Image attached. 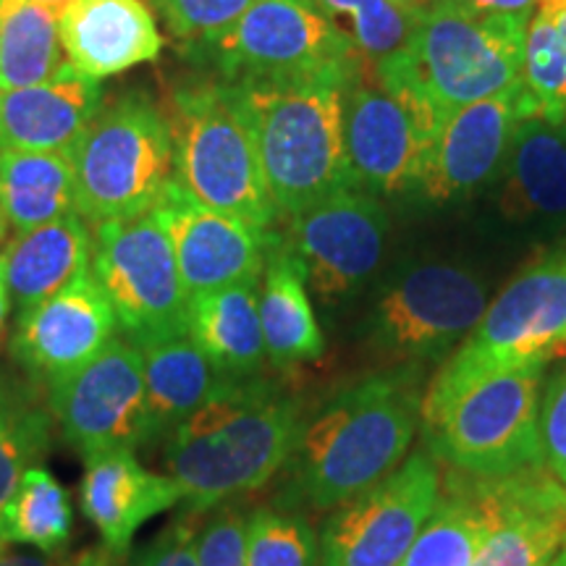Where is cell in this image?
Returning a JSON list of instances; mask_svg holds the SVG:
<instances>
[{
	"label": "cell",
	"instance_id": "b9f144b4",
	"mask_svg": "<svg viewBox=\"0 0 566 566\" xmlns=\"http://www.w3.org/2000/svg\"><path fill=\"white\" fill-rule=\"evenodd\" d=\"M11 310V292H9V281H6V254L0 252V334H3V323L6 315Z\"/></svg>",
	"mask_w": 566,
	"mask_h": 566
},
{
	"label": "cell",
	"instance_id": "4316f807",
	"mask_svg": "<svg viewBox=\"0 0 566 566\" xmlns=\"http://www.w3.org/2000/svg\"><path fill=\"white\" fill-rule=\"evenodd\" d=\"M76 212L71 153H30L0 147V216L17 233Z\"/></svg>",
	"mask_w": 566,
	"mask_h": 566
},
{
	"label": "cell",
	"instance_id": "f6af8a7d",
	"mask_svg": "<svg viewBox=\"0 0 566 566\" xmlns=\"http://www.w3.org/2000/svg\"><path fill=\"white\" fill-rule=\"evenodd\" d=\"M548 566H566V546L558 551V554L554 556V562H551Z\"/></svg>",
	"mask_w": 566,
	"mask_h": 566
},
{
	"label": "cell",
	"instance_id": "30bf717a",
	"mask_svg": "<svg viewBox=\"0 0 566 566\" xmlns=\"http://www.w3.org/2000/svg\"><path fill=\"white\" fill-rule=\"evenodd\" d=\"M45 396L55 424L84 462L153 441L145 357L126 338H113L95 359L48 386Z\"/></svg>",
	"mask_w": 566,
	"mask_h": 566
},
{
	"label": "cell",
	"instance_id": "d4e9b609",
	"mask_svg": "<svg viewBox=\"0 0 566 566\" xmlns=\"http://www.w3.org/2000/svg\"><path fill=\"white\" fill-rule=\"evenodd\" d=\"M260 323L268 359L281 370L323 357L325 338L310 302L304 268L283 237H275L260 275Z\"/></svg>",
	"mask_w": 566,
	"mask_h": 566
},
{
	"label": "cell",
	"instance_id": "603a6c76",
	"mask_svg": "<svg viewBox=\"0 0 566 566\" xmlns=\"http://www.w3.org/2000/svg\"><path fill=\"white\" fill-rule=\"evenodd\" d=\"M499 210L516 223H566L562 124L530 116L516 126L499 176Z\"/></svg>",
	"mask_w": 566,
	"mask_h": 566
},
{
	"label": "cell",
	"instance_id": "8d00e7d4",
	"mask_svg": "<svg viewBox=\"0 0 566 566\" xmlns=\"http://www.w3.org/2000/svg\"><path fill=\"white\" fill-rule=\"evenodd\" d=\"M200 566H247V516L221 509L197 530Z\"/></svg>",
	"mask_w": 566,
	"mask_h": 566
},
{
	"label": "cell",
	"instance_id": "60d3db41",
	"mask_svg": "<svg viewBox=\"0 0 566 566\" xmlns=\"http://www.w3.org/2000/svg\"><path fill=\"white\" fill-rule=\"evenodd\" d=\"M71 566H118V556H113L108 548H90L82 556H76V562Z\"/></svg>",
	"mask_w": 566,
	"mask_h": 566
},
{
	"label": "cell",
	"instance_id": "7bdbcfd3",
	"mask_svg": "<svg viewBox=\"0 0 566 566\" xmlns=\"http://www.w3.org/2000/svg\"><path fill=\"white\" fill-rule=\"evenodd\" d=\"M0 566H55L51 558L32 556V554H6L0 558Z\"/></svg>",
	"mask_w": 566,
	"mask_h": 566
},
{
	"label": "cell",
	"instance_id": "5bb4252c",
	"mask_svg": "<svg viewBox=\"0 0 566 566\" xmlns=\"http://www.w3.org/2000/svg\"><path fill=\"white\" fill-rule=\"evenodd\" d=\"M386 233L378 197L349 187L289 218L283 244L302 263L307 289L323 302H342L380 265Z\"/></svg>",
	"mask_w": 566,
	"mask_h": 566
},
{
	"label": "cell",
	"instance_id": "1f68e13d",
	"mask_svg": "<svg viewBox=\"0 0 566 566\" xmlns=\"http://www.w3.org/2000/svg\"><path fill=\"white\" fill-rule=\"evenodd\" d=\"M74 530L69 493L45 467L24 472L17 493L0 512V535L53 558L66 551Z\"/></svg>",
	"mask_w": 566,
	"mask_h": 566
},
{
	"label": "cell",
	"instance_id": "52a82bcc",
	"mask_svg": "<svg viewBox=\"0 0 566 566\" xmlns=\"http://www.w3.org/2000/svg\"><path fill=\"white\" fill-rule=\"evenodd\" d=\"M530 19L488 17L459 0L420 9L405 61L443 116L522 82Z\"/></svg>",
	"mask_w": 566,
	"mask_h": 566
},
{
	"label": "cell",
	"instance_id": "ac0fdd59",
	"mask_svg": "<svg viewBox=\"0 0 566 566\" xmlns=\"http://www.w3.org/2000/svg\"><path fill=\"white\" fill-rule=\"evenodd\" d=\"M116 331L108 296L92 271H84L51 300L19 313L11 354L34 384L48 388L95 359Z\"/></svg>",
	"mask_w": 566,
	"mask_h": 566
},
{
	"label": "cell",
	"instance_id": "ba28073f",
	"mask_svg": "<svg viewBox=\"0 0 566 566\" xmlns=\"http://www.w3.org/2000/svg\"><path fill=\"white\" fill-rule=\"evenodd\" d=\"M543 370L533 363L488 375L424 422L430 451L470 478H506L546 464L541 436Z\"/></svg>",
	"mask_w": 566,
	"mask_h": 566
},
{
	"label": "cell",
	"instance_id": "8fae6325",
	"mask_svg": "<svg viewBox=\"0 0 566 566\" xmlns=\"http://www.w3.org/2000/svg\"><path fill=\"white\" fill-rule=\"evenodd\" d=\"M441 495L433 457L415 451L391 475L336 506L315 566H399Z\"/></svg>",
	"mask_w": 566,
	"mask_h": 566
},
{
	"label": "cell",
	"instance_id": "4dcf8cb0",
	"mask_svg": "<svg viewBox=\"0 0 566 566\" xmlns=\"http://www.w3.org/2000/svg\"><path fill=\"white\" fill-rule=\"evenodd\" d=\"M53 412L34 380L0 375V512L27 470L40 467L53 446Z\"/></svg>",
	"mask_w": 566,
	"mask_h": 566
},
{
	"label": "cell",
	"instance_id": "ee69618b",
	"mask_svg": "<svg viewBox=\"0 0 566 566\" xmlns=\"http://www.w3.org/2000/svg\"><path fill=\"white\" fill-rule=\"evenodd\" d=\"M394 3L405 6V9H409V11H420V9H424V6H428V3H433V0H394Z\"/></svg>",
	"mask_w": 566,
	"mask_h": 566
},
{
	"label": "cell",
	"instance_id": "e575fe53",
	"mask_svg": "<svg viewBox=\"0 0 566 566\" xmlns=\"http://www.w3.org/2000/svg\"><path fill=\"white\" fill-rule=\"evenodd\" d=\"M317 541L302 514L254 509L247 516V566H315Z\"/></svg>",
	"mask_w": 566,
	"mask_h": 566
},
{
	"label": "cell",
	"instance_id": "6da1fadb",
	"mask_svg": "<svg viewBox=\"0 0 566 566\" xmlns=\"http://www.w3.org/2000/svg\"><path fill=\"white\" fill-rule=\"evenodd\" d=\"M302 405L268 380L229 378L166 436L168 478L189 512L200 514L258 491L292 462Z\"/></svg>",
	"mask_w": 566,
	"mask_h": 566
},
{
	"label": "cell",
	"instance_id": "f1b7e54d",
	"mask_svg": "<svg viewBox=\"0 0 566 566\" xmlns=\"http://www.w3.org/2000/svg\"><path fill=\"white\" fill-rule=\"evenodd\" d=\"M63 9L48 0H0V92L42 84L66 66Z\"/></svg>",
	"mask_w": 566,
	"mask_h": 566
},
{
	"label": "cell",
	"instance_id": "7a4b0ae2",
	"mask_svg": "<svg viewBox=\"0 0 566 566\" xmlns=\"http://www.w3.org/2000/svg\"><path fill=\"white\" fill-rule=\"evenodd\" d=\"M359 61L289 80L226 82L252 132L279 216L292 218L354 187L344 142V92Z\"/></svg>",
	"mask_w": 566,
	"mask_h": 566
},
{
	"label": "cell",
	"instance_id": "f546056e",
	"mask_svg": "<svg viewBox=\"0 0 566 566\" xmlns=\"http://www.w3.org/2000/svg\"><path fill=\"white\" fill-rule=\"evenodd\" d=\"M491 514L478 480H454L430 512L399 566H472L483 546Z\"/></svg>",
	"mask_w": 566,
	"mask_h": 566
},
{
	"label": "cell",
	"instance_id": "f35d334b",
	"mask_svg": "<svg viewBox=\"0 0 566 566\" xmlns=\"http://www.w3.org/2000/svg\"><path fill=\"white\" fill-rule=\"evenodd\" d=\"M197 530L187 522H174L134 556L132 566H200Z\"/></svg>",
	"mask_w": 566,
	"mask_h": 566
},
{
	"label": "cell",
	"instance_id": "ab89813d",
	"mask_svg": "<svg viewBox=\"0 0 566 566\" xmlns=\"http://www.w3.org/2000/svg\"><path fill=\"white\" fill-rule=\"evenodd\" d=\"M459 3L478 13H488V17L530 19L533 17L537 0H459Z\"/></svg>",
	"mask_w": 566,
	"mask_h": 566
},
{
	"label": "cell",
	"instance_id": "c3c4849f",
	"mask_svg": "<svg viewBox=\"0 0 566 566\" xmlns=\"http://www.w3.org/2000/svg\"><path fill=\"white\" fill-rule=\"evenodd\" d=\"M48 3H69V0H48Z\"/></svg>",
	"mask_w": 566,
	"mask_h": 566
},
{
	"label": "cell",
	"instance_id": "7dc6e473",
	"mask_svg": "<svg viewBox=\"0 0 566 566\" xmlns=\"http://www.w3.org/2000/svg\"><path fill=\"white\" fill-rule=\"evenodd\" d=\"M3 229H6V221H3V216H0V237H3Z\"/></svg>",
	"mask_w": 566,
	"mask_h": 566
},
{
	"label": "cell",
	"instance_id": "7402d4cb",
	"mask_svg": "<svg viewBox=\"0 0 566 566\" xmlns=\"http://www.w3.org/2000/svg\"><path fill=\"white\" fill-rule=\"evenodd\" d=\"M103 108L101 82L66 63L53 80L0 92V147L71 153Z\"/></svg>",
	"mask_w": 566,
	"mask_h": 566
},
{
	"label": "cell",
	"instance_id": "9a60e30c",
	"mask_svg": "<svg viewBox=\"0 0 566 566\" xmlns=\"http://www.w3.org/2000/svg\"><path fill=\"white\" fill-rule=\"evenodd\" d=\"M344 142L354 187L375 197L417 189L430 142L417 118L375 76L370 61L346 82Z\"/></svg>",
	"mask_w": 566,
	"mask_h": 566
},
{
	"label": "cell",
	"instance_id": "d6a6232c",
	"mask_svg": "<svg viewBox=\"0 0 566 566\" xmlns=\"http://www.w3.org/2000/svg\"><path fill=\"white\" fill-rule=\"evenodd\" d=\"M535 116L562 124L566 116V0H537L525 34L522 69Z\"/></svg>",
	"mask_w": 566,
	"mask_h": 566
},
{
	"label": "cell",
	"instance_id": "3957f363",
	"mask_svg": "<svg viewBox=\"0 0 566 566\" xmlns=\"http://www.w3.org/2000/svg\"><path fill=\"white\" fill-rule=\"evenodd\" d=\"M420 415L409 373L370 375L338 391L302 424L292 457L296 495L325 512L380 483L405 459Z\"/></svg>",
	"mask_w": 566,
	"mask_h": 566
},
{
	"label": "cell",
	"instance_id": "e0dca14e",
	"mask_svg": "<svg viewBox=\"0 0 566 566\" xmlns=\"http://www.w3.org/2000/svg\"><path fill=\"white\" fill-rule=\"evenodd\" d=\"M530 116H535V105L522 82L451 111L436 134L417 192L433 202H449L485 187L504 166L516 126Z\"/></svg>",
	"mask_w": 566,
	"mask_h": 566
},
{
	"label": "cell",
	"instance_id": "681fc988",
	"mask_svg": "<svg viewBox=\"0 0 566 566\" xmlns=\"http://www.w3.org/2000/svg\"><path fill=\"white\" fill-rule=\"evenodd\" d=\"M562 129H564V137H566V116H564V122H562Z\"/></svg>",
	"mask_w": 566,
	"mask_h": 566
},
{
	"label": "cell",
	"instance_id": "44dd1931",
	"mask_svg": "<svg viewBox=\"0 0 566 566\" xmlns=\"http://www.w3.org/2000/svg\"><path fill=\"white\" fill-rule=\"evenodd\" d=\"M61 42L71 66L95 82L155 61L163 51L153 9L142 0H69Z\"/></svg>",
	"mask_w": 566,
	"mask_h": 566
},
{
	"label": "cell",
	"instance_id": "4fadbf2b",
	"mask_svg": "<svg viewBox=\"0 0 566 566\" xmlns=\"http://www.w3.org/2000/svg\"><path fill=\"white\" fill-rule=\"evenodd\" d=\"M488 307L485 283L462 265L420 263L375 302L373 336L399 357H436L470 336Z\"/></svg>",
	"mask_w": 566,
	"mask_h": 566
},
{
	"label": "cell",
	"instance_id": "277c9868",
	"mask_svg": "<svg viewBox=\"0 0 566 566\" xmlns=\"http://www.w3.org/2000/svg\"><path fill=\"white\" fill-rule=\"evenodd\" d=\"M556 357H566V250L527 265L488 302L483 317L424 394L422 420H433L488 375Z\"/></svg>",
	"mask_w": 566,
	"mask_h": 566
},
{
	"label": "cell",
	"instance_id": "8992f818",
	"mask_svg": "<svg viewBox=\"0 0 566 566\" xmlns=\"http://www.w3.org/2000/svg\"><path fill=\"white\" fill-rule=\"evenodd\" d=\"M76 212L92 226L137 218L160 202L174 179V139L166 111L145 92L103 105L76 142Z\"/></svg>",
	"mask_w": 566,
	"mask_h": 566
},
{
	"label": "cell",
	"instance_id": "cb8c5ba5",
	"mask_svg": "<svg viewBox=\"0 0 566 566\" xmlns=\"http://www.w3.org/2000/svg\"><path fill=\"white\" fill-rule=\"evenodd\" d=\"M187 334L218 373L250 378L268 359L260 323V279L189 296Z\"/></svg>",
	"mask_w": 566,
	"mask_h": 566
},
{
	"label": "cell",
	"instance_id": "d6986e66",
	"mask_svg": "<svg viewBox=\"0 0 566 566\" xmlns=\"http://www.w3.org/2000/svg\"><path fill=\"white\" fill-rule=\"evenodd\" d=\"M491 527L472 566H548L566 546V488L546 464L483 480Z\"/></svg>",
	"mask_w": 566,
	"mask_h": 566
},
{
	"label": "cell",
	"instance_id": "ffe728a7",
	"mask_svg": "<svg viewBox=\"0 0 566 566\" xmlns=\"http://www.w3.org/2000/svg\"><path fill=\"white\" fill-rule=\"evenodd\" d=\"M80 493L84 516L97 530L103 546L118 558L129 554L134 535L145 522L181 504L174 478L142 467L132 449L87 459Z\"/></svg>",
	"mask_w": 566,
	"mask_h": 566
},
{
	"label": "cell",
	"instance_id": "d590c367",
	"mask_svg": "<svg viewBox=\"0 0 566 566\" xmlns=\"http://www.w3.org/2000/svg\"><path fill=\"white\" fill-rule=\"evenodd\" d=\"M252 3L254 0H150L174 38L200 51L231 30Z\"/></svg>",
	"mask_w": 566,
	"mask_h": 566
},
{
	"label": "cell",
	"instance_id": "484cf974",
	"mask_svg": "<svg viewBox=\"0 0 566 566\" xmlns=\"http://www.w3.org/2000/svg\"><path fill=\"white\" fill-rule=\"evenodd\" d=\"M3 254L11 302H17L19 313H27L90 271L92 231L80 212H71L40 229L17 233Z\"/></svg>",
	"mask_w": 566,
	"mask_h": 566
},
{
	"label": "cell",
	"instance_id": "bcb514c9",
	"mask_svg": "<svg viewBox=\"0 0 566 566\" xmlns=\"http://www.w3.org/2000/svg\"><path fill=\"white\" fill-rule=\"evenodd\" d=\"M6 548H9V543H6V537H3V535H0V558H3V556H6Z\"/></svg>",
	"mask_w": 566,
	"mask_h": 566
},
{
	"label": "cell",
	"instance_id": "5b68a950",
	"mask_svg": "<svg viewBox=\"0 0 566 566\" xmlns=\"http://www.w3.org/2000/svg\"><path fill=\"white\" fill-rule=\"evenodd\" d=\"M166 116L174 139V179L205 208L271 231L279 210L229 84L179 87Z\"/></svg>",
	"mask_w": 566,
	"mask_h": 566
},
{
	"label": "cell",
	"instance_id": "836d02e7",
	"mask_svg": "<svg viewBox=\"0 0 566 566\" xmlns=\"http://www.w3.org/2000/svg\"><path fill=\"white\" fill-rule=\"evenodd\" d=\"M359 59L378 63L405 51L417 13L394 0H310Z\"/></svg>",
	"mask_w": 566,
	"mask_h": 566
},
{
	"label": "cell",
	"instance_id": "9c48e42d",
	"mask_svg": "<svg viewBox=\"0 0 566 566\" xmlns=\"http://www.w3.org/2000/svg\"><path fill=\"white\" fill-rule=\"evenodd\" d=\"M90 271L126 342L139 349L187 334V302L168 233L153 212L95 223Z\"/></svg>",
	"mask_w": 566,
	"mask_h": 566
},
{
	"label": "cell",
	"instance_id": "7c38bea8",
	"mask_svg": "<svg viewBox=\"0 0 566 566\" xmlns=\"http://www.w3.org/2000/svg\"><path fill=\"white\" fill-rule=\"evenodd\" d=\"M205 53L229 84L323 74L359 61L310 0H254Z\"/></svg>",
	"mask_w": 566,
	"mask_h": 566
},
{
	"label": "cell",
	"instance_id": "2e32d148",
	"mask_svg": "<svg viewBox=\"0 0 566 566\" xmlns=\"http://www.w3.org/2000/svg\"><path fill=\"white\" fill-rule=\"evenodd\" d=\"M171 239L176 263L189 296L233 283L258 281L279 233L258 229L226 212L205 208L179 181H168L150 210Z\"/></svg>",
	"mask_w": 566,
	"mask_h": 566
},
{
	"label": "cell",
	"instance_id": "83f0119b",
	"mask_svg": "<svg viewBox=\"0 0 566 566\" xmlns=\"http://www.w3.org/2000/svg\"><path fill=\"white\" fill-rule=\"evenodd\" d=\"M142 357L153 441L171 433L229 380V375L216 370L189 334L145 346Z\"/></svg>",
	"mask_w": 566,
	"mask_h": 566
},
{
	"label": "cell",
	"instance_id": "74e56055",
	"mask_svg": "<svg viewBox=\"0 0 566 566\" xmlns=\"http://www.w3.org/2000/svg\"><path fill=\"white\" fill-rule=\"evenodd\" d=\"M543 459L558 483L566 488V365L551 375L541 399Z\"/></svg>",
	"mask_w": 566,
	"mask_h": 566
}]
</instances>
